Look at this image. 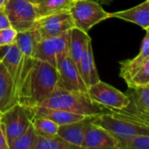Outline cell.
<instances>
[{"label":"cell","mask_w":149,"mask_h":149,"mask_svg":"<svg viewBox=\"0 0 149 149\" xmlns=\"http://www.w3.org/2000/svg\"><path fill=\"white\" fill-rule=\"evenodd\" d=\"M58 81L55 67L39 59L24 58V73L17 94V103L27 107L40 106L56 88Z\"/></svg>","instance_id":"1"},{"label":"cell","mask_w":149,"mask_h":149,"mask_svg":"<svg viewBox=\"0 0 149 149\" xmlns=\"http://www.w3.org/2000/svg\"><path fill=\"white\" fill-rule=\"evenodd\" d=\"M38 107L61 109L87 117H93L107 111V109L93 102L87 93L69 91L58 86Z\"/></svg>","instance_id":"2"},{"label":"cell","mask_w":149,"mask_h":149,"mask_svg":"<svg viewBox=\"0 0 149 149\" xmlns=\"http://www.w3.org/2000/svg\"><path fill=\"white\" fill-rule=\"evenodd\" d=\"M74 26L87 32L97 24L110 18L102 5L93 0H75L70 10Z\"/></svg>","instance_id":"3"},{"label":"cell","mask_w":149,"mask_h":149,"mask_svg":"<svg viewBox=\"0 0 149 149\" xmlns=\"http://www.w3.org/2000/svg\"><path fill=\"white\" fill-rule=\"evenodd\" d=\"M31 119L30 108L18 103L0 113V125L3 129L9 149L11 143L31 125Z\"/></svg>","instance_id":"4"},{"label":"cell","mask_w":149,"mask_h":149,"mask_svg":"<svg viewBox=\"0 0 149 149\" xmlns=\"http://www.w3.org/2000/svg\"><path fill=\"white\" fill-rule=\"evenodd\" d=\"M4 10L10 26L17 31L34 28L40 17L36 5L28 0H7Z\"/></svg>","instance_id":"5"},{"label":"cell","mask_w":149,"mask_h":149,"mask_svg":"<svg viewBox=\"0 0 149 149\" xmlns=\"http://www.w3.org/2000/svg\"><path fill=\"white\" fill-rule=\"evenodd\" d=\"M86 93L93 102L107 110H123L130 105L127 94L101 80L90 86Z\"/></svg>","instance_id":"6"},{"label":"cell","mask_w":149,"mask_h":149,"mask_svg":"<svg viewBox=\"0 0 149 149\" xmlns=\"http://www.w3.org/2000/svg\"><path fill=\"white\" fill-rule=\"evenodd\" d=\"M70 31L56 37L40 39L36 46L34 58L45 61L57 69L60 60L69 53Z\"/></svg>","instance_id":"7"},{"label":"cell","mask_w":149,"mask_h":149,"mask_svg":"<svg viewBox=\"0 0 149 149\" xmlns=\"http://www.w3.org/2000/svg\"><path fill=\"white\" fill-rule=\"evenodd\" d=\"M73 27L75 26L70 11L39 17L35 26L40 39L58 36Z\"/></svg>","instance_id":"8"},{"label":"cell","mask_w":149,"mask_h":149,"mask_svg":"<svg viewBox=\"0 0 149 149\" xmlns=\"http://www.w3.org/2000/svg\"><path fill=\"white\" fill-rule=\"evenodd\" d=\"M58 71V86L69 90L76 92H87L86 86L76 64L73 62L69 53L65 56L57 66Z\"/></svg>","instance_id":"9"},{"label":"cell","mask_w":149,"mask_h":149,"mask_svg":"<svg viewBox=\"0 0 149 149\" xmlns=\"http://www.w3.org/2000/svg\"><path fill=\"white\" fill-rule=\"evenodd\" d=\"M0 61L14 82L17 95L24 73V58L15 42L10 45L0 47Z\"/></svg>","instance_id":"10"},{"label":"cell","mask_w":149,"mask_h":149,"mask_svg":"<svg viewBox=\"0 0 149 149\" xmlns=\"http://www.w3.org/2000/svg\"><path fill=\"white\" fill-rule=\"evenodd\" d=\"M81 148L118 149V141L106 129L92 123L89 120Z\"/></svg>","instance_id":"11"},{"label":"cell","mask_w":149,"mask_h":149,"mask_svg":"<svg viewBox=\"0 0 149 149\" xmlns=\"http://www.w3.org/2000/svg\"><path fill=\"white\" fill-rule=\"evenodd\" d=\"M149 59V30L146 31V35L142 40L139 54L130 60L120 62V77L127 84L133 76L143 66L145 62Z\"/></svg>","instance_id":"12"},{"label":"cell","mask_w":149,"mask_h":149,"mask_svg":"<svg viewBox=\"0 0 149 149\" xmlns=\"http://www.w3.org/2000/svg\"><path fill=\"white\" fill-rule=\"evenodd\" d=\"M110 17L120 18L127 22L134 23L141 26L145 31L149 30V0L143 3L120 11L109 13Z\"/></svg>","instance_id":"13"},{"label":"cell","mask_w":149,"mask_h":149,"mask_svg":"<svg viewBox=\"0 0 149 149\" xmlns=\"http://www.w3.org/2000/svg\"><path fill=\"white\" fill-rule=\"evenodd\" d=\"M17 104L14 82L0 61V113Z\"/></svg>","instance_id":"14"},{"label":"cell","mask_w":149,"mask_h":149,"mask_svg":"<svg viewBox=\"0 0 149 149\" xmlns=\"http://www.w3.org/2000/svg\"><path fill=\"white\" fill-rule=\"evenodd\" d=\"M89 120L90 117H87L79 121L61 125L58 127L57 135L67 141L69 144L74 146L76 148H81Z\"/></svg>","instance_id":"15"},{"label":"cell","mask_w":149,"mask_h":149,"mask_svg":"<svg viewBox=\"0 0 149 149\" xmlns=\"http://www.w3.org/2000/svg\"><path fill=\"white\" fill-rule=\"evenodd\" d=\"M77 67L87 88L100 80L94 61L92 42L89 43L79 63L77 65Z\"/></svg>","instance_id":"16"},{"label":"cell","mask_w":149,"mask_h":149,"mask_svg":"<svg viewBox=\"0 0 149 149\" xmlns=\"http://www.w3.org/2000/svg\"><path fill=\"white\" fill-rule=\"evenodd\" d=\"M29 108L31 109L33 114L45 117L52 120L58 126L79 121L87 118V116L75 113H70V112L61 110V109L48 108V107H29Z\"/></svg>","instance_id":"17"},{"label":"cell","mask_w":149,"mask_h":149,"mask_svg":"<svg viewBox=\"0 0 149 149\" xmlns=\"http://www.w3.org/2000/svg\"><path fill=\"white\" fill-rule=\"evenodd\" d=\"M90 42H92V39L87 32L77 27H73L70 30L69 55L76 65L79 63Z\"/></svg>","instance_id":"18"},{"label":"cell","mask_w":149,"mask_h":149,"mask_svg":"<svg viewBox=\"0 0 149 149\" xmlns=\"http://www.w3.org/2000/svg\"><path fill=\"white\" fill-rule=\"evenodd\" d=\"M132 93L127 95L134 105L132 113L149 121V86H141L130 88Z\"/></svg>","instance_id":"19"},{"label":"cell","mask_w":149,"mask_h":149,"mask_svg":"<svg viewBox=\"0 0 149 149\" xmlns=\"http://www.w3.org/2000/svg\"><path fill=\"white\" fill-rule=\"evenodd\" d=\"M39 40V34L34 27L26 31H17L15 43L24 58H34L36 46Z\"/></svg>","instance_id":"20"},{"label":"cell","mask_w":149,"mask_h":149,"mask_svg":"<svg viewBox=\"0 0 149 149\" xmlns=\"http://www.w3.org/2000/svg\"><path fill=\"white\" fill-rule=\"evenodd\" d=\"M75 0H38L35 4L40 17L70 11Z\"/></svg>","instance_id":"21"},{"label":"cell","mask_w":149,"mask_h":149,"mask_svg":"<svg viewBox=\"0 0 149 149\" xmlns=\"http://www.w3.org/2000/svg\"><path fill=\"white\" fill-rule=\"evenodd\" d=\"M31 124L38 136L45 137V138L56 136L58 134V127H59L58 124H56L52 120L45 117L33 114L32 113H31Z\"/></svg>","instance_id":"22"},{"label":"cell","mask_w":149,"mask_h":149,"mask_svg":"<svg viewBox=\"0 0 149 149\" xmlns=\"http://www.w3.org/2000/svg\"><path fill=\"white\" fill-rule=\"evenodd\" d=\"M118 149H149V134H135L116 138Z\"/></svg>","instance_id":"23"},{"label":"cell","mask_w":149,"mask_h":149,"mask_svg":"<svg viewBox=\"0 0 149 149\" xmlns=\"http://www.w3.org/2000/svg\"><path fill=\"white\" fill-rule=\"evenodd\" d=\"M38 135L31 124L10 146V149H35Z\"/></svg>","instance_id":"24"},{"label":"cell","mask_w":149,"mask_h":149,"mask_svg":"<svg viewBox=\"0 0 149 149\" xmlns=\"http://www.w3.org/2000/svg\"><path fill=\"white\" fill-rule=\"evenodd\" d=\"M76 148L56 135L50 138L38 136L35 149H75Z\"/></svg>","instance_id":"25"},{"label":"cell","mask_w":149,"mask_h":149,"mask_svg":"<svg viewBox=\"0 0 149 149\" xmlns=\"http://www.w3.org/2000/svg\"><path fill=\"white\" fill-rule=\"evenodd\" d=\"M129 88L141 86H149V59L145 62L143 66L133 76L127 83Z\"/></svg>","instance_id":"26"},{"label":"cell","mask_w":149,"mask_h":149,"mask_svg":"<svg viewBox=\"0 0 149 149\" xmlns=\"http://www.w3.org/2000/svg\"><path fill=\"white\" fill-rule=\"evenodd\" d=\"M17 31L11 26L0 31V47L13 44L16 40Z\"/></svg>","instance_id":"27"},{"label":"cell","mask_w":149,"mask_h":149,"mask_svg":"<svg viewBox=\"0 0 149 149\" xmlns=\"http://www.w3.org/2000/svg\"><path fill=\"white\" fill-rule=\"evenodd\" d=\"M10 21L6 15L5 10H4V5H3L0 7V31L4 28L10 27Z\"/></svg>","instance_id":"28"},{"label":"cell","mask_w":149,"mask_h":149,"mask_svg":"<svg viewBox=\"0 0 149 149\" xmlns=\"http://www.w3.org/2000/svg\"><path fill=\"white\" fill-rule=\"evenodd\" d=\"M0 149H9V146L6 141V137L3 127L0 125Z\"/></svg>","instance_id":"29"},{"label":"cell","mask_w":149,"mask_h":149,"mask_svg":"<svg viewBox=\"0 0 149 149\" xmlns=\"http://www.w3.org/2000/svg\"><path fill=\"white\" fill-rule=\"evenodd\" d=\"M93 1H95V2H97V3H99L100 4H110L112 2H113V0H93Z\"/></svg>","instance_id":"30"},{"label":"cell","mask_w":149,"mask_h":149,"mask_svg":"<svg viewBox=\"0 0 149 149\" xmlns=\"http://www.w3.org/2000/svg\"><path fill=\"white\" fill-rule=\"evenodd\" d=\"M6 1H7V0H0V7L3 6V5H4V3H5Z\"/></svg>","instance_id":"31"},{"label":"cell","mask_w":149,"mask_h":149,"mask_svg":"<svg viewBox=\"0 0 149 149\" xmlns=\"http://www.w3.org/2000/svg\"><path fill=\"white\" fill-rule=\"evenodd\" d=\"M28 1H29V2H31V3H32L33 4H36V3H38V0H28Z\"/></svg>","instance_id":"32"}]
</instances>
